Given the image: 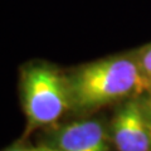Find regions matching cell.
Returning a JSON list of instances; mask_svg holds the SVG:
<instances>
[{
  "mask_svg": "<svg viewBox=\"0 0 151 151\" xmlns=\"http://www.w3.org/2000/svg\"><path fill=\"white\" fill-rule=\"evenodd\" d=\"M68 77L70 108L91 111L147 91L135 52L84 64Z\"/></svg>",
  "mask_w": 151,
  "mask_h": 151,
  "instance_id": "1",
  "label": "cell"
},
{
  "mask_svg": "<svg viewBox=\"0 0 151 151\" xmlns=\"http://www.w3.org/2000/svg\"><path fill=\"white\" fill-rule=\"evenodd\" d=\"M20 86L24 112L32 127L53 124L70 108L68 77L49 63L27 64Z\"/></svg>",
  "mask_w": 151,
  "mask_h": 151,
  "instance_id": "2",
  "label": "cell"
},
{
  "mask_svg": "<svg viewBox=\"0 0 151 151\" xmlns=\"http://www.w3.org/2000/svg\"><path fill=\"white\" fill-rule=\"evenodd\" d=\"M110 137L117 151H151V130L142 97L129 98L115 111Z\"/></svg>",
  "mask_w": 151,
  "mask_h": 151,
  "instance_id": "3",
  "label": "cell"
},
{
  "mask_svg": "<svg viewBox=\"0 0 151 151\" xmlns=\"http://www.w3.org/2000/svg\"><path fill=\"white\" fill-rule=\"evenodd\" d=\"M111 137L98 120H79L50 134L45 145L62 151H112Z\"/></svg>",
  "mask_w": 151,
  "mask_h": 151,
  "instance_id": "4",
  "label": "cell"
},
{
  "mask_svg": "<svg viewBox=\"0 0 151 151\" xmlns=\"http://www.w3.org/2000/svg\"><path fill=\"white\" fill-rule=\"evenodd\" d=\"M135 54L140 65V70L142 73V77L145 78L149 88L151 84V42L149 44L141 47L139 50H136Z\"/></svg>",
  "mask_w": 151,
  "mask_h": 151,
  "instance_id": "5",
  "label": "cell"
},
{
  "mask_svg": "<svg viewBox=\"0 0 151 151\" xmlns=\"http://www.w3.org/2000/svg\"><path fill=\"white\" fill-rule=\"evenodd\" d=\"M142 102H144V107H145V112L149 120V125H150V130H151V97L149 94L142 96Z\"/></svg>",
  "mask_w": 151,
  "mask_h": 151,
  "instance_id": "6",
  "label": "cell"
},
{
  "mask_svg": "<svg viewBox=\"0 0 151 151\" xmlns=\"http://www.w3.org/2000/svg\"><path fill=\"white\" fill-rule=\"evenodd\" d=\"M5 151H33V147H27V146H24V145L17 144V145H13L12 147L6 149Z\"/></svg>",
  "mask_w": 151,
  "mask_h": 151,
  "instance_id": "7",
  "label": "cell"
},
{
  "mask_svg": "<svg viewBox=\"0 0 151 151\" xmlns=\"http://www.w3.org/2000/svg\"><path fill=\"white\" fill-rule=\"evenodd\" d=\"M33 151H62L57 147H53V146H49V145H43V146H39V147H33Z\"/></svg>",
  "mask_w": 151,
  "mask_h": 151,
  "instance_id": "8",
  "label": "cell"
},
{
  "mask_svg": "<svg viewBox=\"0 0 151 151\" xmlns=\"http://www.w3.org/2000/svg\"><path fill=\"white\" fill-rule=\"evenodd\" d=\"M146 94H149V96L151 97V84H150V87L147 88V91H146Z\"/></svg>",
  "mask_w": 151,
  "mask_h": 151,
  "instance_id": "9",
  "label": "cell"
}]
</instances>
